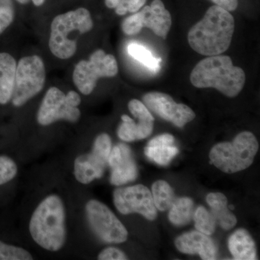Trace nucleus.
Returning <instances> with one entry per match:
<instances>
[{"label":"nucleus","mask_w":260,"mask_h":260,"mask_svg":"<svg viewBox=\"0 0 260 260\" xmlns=\"http://www.w3.org/2000/svg\"><path fill=\"white\" fill-rule=\"evenodd\" d=\"M32 240L44 250L57 252L68 239L64 200L56 193L46 195L32 210L28 223Z\"/></svg>","instance_id":"f257e3e1"},{"label":"nucleus","mask_w":260,"mask_h":260,"mask_svg":"<svg viewBox=\"0 0 260 260\" xmlns=\"http://www.w3.org/2000/svg\"><path fill=\"white\" fill-rule=\"evenodd\" d=\"M234 29L235 21L230 12L214 5L191 27L188 32V42L201 55H220L230 47Z\"/></svg>","instance_id":"f03ea898"},{"label":"nucleus","mask_w":260,"mask_h":260,"mask_svg":"<svg viewBox=\"0 0 260 260\" xmlns=\"http://www.w3.org/2000/svg\"><path fill=\"white\" fill-rule=\"evenodd\" d=\"M191 83L198 88H213L225 96H237L244 88V70L234 66L229 56H210L198 63L191 71Z\"/></svg>","instance_id":"7ed1b4c3"},{"label":"nucleus","mask_w":260,"mask_h":260,"mask_svg":"<svg viewBox=\"0 0 260 260\" xmlns=\"http://www.w3.org/2000/svg\"><path fill=\"white\" fill-rule=\"evenodd\" d=\"M93 26L91 15L85 8L57 15L51 25L49 46L51 53L61 59L72 57L76 52L78 37L90 31Z\"/></svg>","instance_id":"20e7f679"},{"label":"nucleus","mask_w":260,"mask_h":260,"mask_svg":"<svg viewBox=\"0 0 260 260\" xmlns=\"http://www.w3.org/2000/svg\"><path fill=\"white\" fill-rule=\"evenodd\" d=\"M259 150L256 137L250 132L239 133L232 142L218 143L210 152V162L226 174H234L248 169Z\"/></svg>","instance_id":"39448f33"},{"label":"nucleus","mask_w":260,"mask_h":260,"mask_svg":"<svg viewBox=\"0 0 260 260\" xmlns=\"http://www.w3.org/2000/svg\"><path fill=\"white\" fill-rule=\"evenodd\" d=\"M81 98L77 92L65 94L56 87L47 90L38 110L37 119L40 125L47 126L58 121L75 123L79 120L81 112L79 105Z\"/></svg>","instance_id":"423d86ee"},{"label":"nucleus","mask_w":260,"mask_h":260,"mask_svg":"<svg viewBox=\"0 0 260 260\" xmlns=\"http://www.w3.org/2000/svg\"><path fill=\"white\" fill-rule=\"evenodd\" d=\"M46 80V70L42 58L37 55L22 58L17 64L14 90L11 102L21 107L40 93Z\"/></svg>","instance_id":"0eeeda50"},{"label":"nucleus","mask_w":260,"mask_h":260,"mask_svg":"<svg viewBox=\"0 0 260 260\" xmlns=\"http://www.w3.org/2000/svg\"><path fill=\"white\" fill-rule=\"evenodd\" d=\"M85 214L90 230L102 242L119 244L127 240L126 227L102 202L89 200L85 205Z\"/></svg>","instance_id":"6e6552de"},{"label":"nucleus","mask_w":260,"mask_h":260,"mask_svg":"<svg viewBox=\"0 0 260 260\" xmlns=\"http://www.w3.org/2000/svg\"><path fill=\"white\" fill-rule=\"evenodd\" d=\"M112 148V139L107 133L98 135L91 150L78 155L73 162V175L80 184H90L104 176Z\"/></svg>","instance_id":"1a4fd4ad"},{"label":"nucleus","mask_w":260,"mask_h":260,"mask_svg":"<svg viewBox=\"0 0 260 260\" xmlns=\"http://www.w3.org/2000/svg\"><path fill=\"white\" fill-rule=\"evenodd\" d=\"M118 73V64L112 54L99 49L90 56L88 61L82 60L75 66L73 81L80 93L89 95L96 86L98 80L112 78Z\"/></svg>","instance_id":"9d476101"},{"label":"nucleus","mask_w":260,"mask_h":260,"mask_svg":"<svg viewBox=\"0 0 260 260\" xmlns=\"http://www.w3.org/2000/svg\"><path fill=\"white\" fill-rule=\"evenodd\" d=\"M113 202L122 215L138 213L153 221L158 214L151 191L143 184L117 188L113 192Z\"/></svg>","instance_id":"9b49d317"},{"label":"nucleus","mask_w":260,"mask_h":260,"mask_svg":"<svg viewBox=\"0 0 260 260\" xmlns=\"http://www.w3.org/2000/svg\"><path fill=\"white\" fill-rule=\"evenodd\" d=\"M143 102L149 111L178 127H183L195 118L191 108L185 104H177L167 93L150 92L143 95Z\"/></svg>","instance_id":"f8f14e48"},{"label":"nucleus","mask_w":260,"mask_h":260,"mask_svg":"<svg viewBox=\"0 0 260 260\" xmlns=\"http://www.w3.org/2000/svg\"><path fill=\"white\" fill-rule=\"evenodd\" d=\"M111 168V183L114 186H122L135 181L138 177V169L129 147L119 144L112 147L108 158Z\"/></svg>","instance_id":"ddd939ff"},{"label":"nucleus","mask_w":260,"mask_h":260,"mask_svg":"<svg viewBox=\"0 0 260 260\" xmlns=\"http://www.w3.org/2000/svg\"><path fill=\"white\" fill-rule=\"evenodd\" d=\"M175 246L181 253L199 254L205 260L216 259L217 248L206 234L193 231L179 236L175 240Z\"/></svg>","instance_id":"4468645a"},{"label":"nucleus","mask_w":260,"mask_h":260,"mask_svg":"<svg viewBox=\"0 0 260 260\" xmlns=\"http://www.w3.org/2000/svg\"><path fill=\"white\" fill-rule=\"evenodd\" d=\"M143 28L150 29L158 37L167 39L172 27V15L161 0H153L149 6L138 12Z\"/></svg>","instance_id":"2eb2a0df"},{"label":"nucleus","mask_w":260,"mask_h":260,"mask_svg":"<svg viewBox=\"0 0 260 260\" xmlns=\"http://www.w3.org/2000/svg\"><path fill=\"white\" fill-rule=\"evenodd\" d=\"M174 136L171 134L155 137L145 147V155L158 165H168L179 152L177 147L174 145Z\"/></svg>","instance_id":"dca6fc26"},{"label":"nucleus","mask_w":260,"mask_h":260,"mask_svg":"<svg viewBox=\"0 0 260 260\" xmlns=\"http://www.w3.org/2000/svg\"><path fill=\"white\" fill-rule=\"evenodd\" d=\"M120 125L117 129V135L122 141H136L148 138L153 133L154 119H139L138 122H135L126 114L121 116Z\"/></svg>","instance_id":"f3484780"},{"label":"nucleus","mask_w":260,"mask_h":260,"mask_svg":"<svg viewBox=\"0 0 260 260\" xmlns=\"http://www.w3.org/2000/svg\"><path fill=\"white\" fill-rule=\"evenodd\" d=\"M17 63L8 53H0V104L11 102L14 90Z\"/></svg>","instance_id":"a211bd4d"},{"label":"nucleus","mask_w":260,"mask_h":260,"mask_svg":"<svg viewBox=\"0 0 260 260\" xmlns=\"http://www.w3.org/2000/svg\"><path fill=\"white\" fill-rule=\"evenodd\" d=\"M228 245L234 259H256L255 242L245 229H238L232 234L228 240Z\"/></svg>","instance_id":"6ab92c4d"},{"label":"nucleus","mask_w":260,"mask_h":260,"mask_svg":"<svg viewBox=\"0 0 260 260\" xmlns=\"http://www.w3.org/2000/svg\"><path fill=\"white\" fill-rule=\"evenodd\" d=\"M206 201L211 208V214L222 229L230 230L237 223L235 215L228 208L226 197L220 192L210 193L207 195Z\"/></svg>","instance_id":"aec40b11"},{"label":"nucleus","mask_w":260,"mask_h":260,"mask_svg":"<svg viewBox=\"0 0 260 260\" xmlns=\"http://www.w3.org/2000/svg\"><path fill=\"white\" fill-rule=\"evenodd\" d=\"M194 203L189 198H180L174 200L169 208V219L177 226H183L191 221L193 216Z\"/></svg>","instance_id":"412c9836"},{"label":"nucleus","mask_w":260,"mask_h":260,"mask_svg":"<svg viewBox=\"0 0 260 260\" xmlns=\"http://www.w3.org/2000/svg\"><path fill=\"white\" fill-rule=\"evenodd\" d=\"M152 197L157 210L166 211L172 207L175 198L174 190L167 181L159 180L152 185Z\"/></svg>","instance_id":"4be33fe9"},{"label":"nucleus","mask_w":260,"mask_h":260,"mask_svg":"<svg viewBox=\"0 0 260 260\" xmlns=\"http://www.w3.org/2000/svg\"><path fill=\"white\" fill-rule=\"evenodd\" d=\"M128 53L132 57L139 61L153 73L160 70V59L152 55L151 52L143 46L137 43H132L127 48Z\"/></svg>","instance_id":"5701e85b"},{"label":"nucleus","mask_w":260,"mask_h":260,"mask_svg":"<svg viewBox=\"0 0 260 260\" xmlns=\"http://www.w3.org/2000/svg\"><path fill=\"white\" fill-rule=\"evenodd\" d=\"M194 226L197 231L210 236L215 231L216 222L213 215L203 206H200L194 214Z\"/></svg>","instance_id":"b1692460"},{"label":"nucleus","mask_w":260,"mask_h":260,"mask_svg":"<svg viewBox=\"0 0 260 260\" xmlns=\"http://www.w3.org/2000/svg\"><path fill=\"white\" fill-rule=\"evenodd\" d=\"M34 256L25 248L0 240V260H32Z\"/></svg>","instance_id":"393cba45"},{"label":"nucleus","mask_w":260,"mask_h":260,"mask_svg":"<svg viewBox=\"0 0 260 260\" xmlns=\"http://www.w3.org/2000/svg\"><path fill=\"white\" fill-rule=\"evenodd\" d=\"M18 174V166L8 155H0V186L13 181Z\"/></svg>","instance_id":"a878e982"},{"label":"nucleus","mask_w":260,"mask_h":260,"mask_svg":"<svg viewBox=\"0 0 260 260\" xmlns=\"http://www.w3.org/2000/svg\"><path fill=\"white\" fill-rule=\"evenodd\" d=\"M14 15L12 0H0V35L13 23Z\"/></svg>","instance_id":"bb28decb"},{"label":"nucleus","mask_w":260,"mask_h":260,"mask_svg":"<svg viewBox=\"0 0 260 260\" xmlns=\"http://www.w3.org/2000/svg\"><path fill=\"white\" fill-rule=\"evenodd\" d=\"M121 28L126 35L133 36L140 32L143 28L142 26L138 12L126 18L123 21Z\"/></svg>","instance_id":"cd10ccee"},{"label":"nucleus","mask_w":260,"mask_h":260,"mask_svg":"<svg viewBox=\"0 0 260 260\" xmlns=\"http://www.w3.org/2000/svg\"><path fill=\"white\" fill-rule=\"evenodd\" d=\"M97 259L99 260H126L128 256L119 248L115 246H108L100 251Z\"/></svg>","instance_id":"c85d7f7f"},{"label":"nucleus","mask_w":260,"mask_h":260,"mask_svg":"<svg viewBox=\"0 0 260 260\" xmlns=\"http://www.w3.org/2000/svg\"><path fill=\"white\" fill-rule=\"evenodd\" d=\"M106 5L111 9H115L119 15H124L128 13V0H105Z\"/></svg>","instance_id":"c756f323"},{"label":"nucleus","mask_w":260,"mask_h":260,"mask_svg":"<svg viewBox=\"0 0 260 260\" xmlns=\"http://www.w3.org/2000/svg\"><path fill=\"white\" fill-rule=\"evenodd\" d=\"M215 5L229 12L237 10L239 2L238 0H211Z\"/></svg>","instance_id":"7c9ffc66"},{"label":"nucleus","mask_w":260,"mask_h":260,"mask_svg":"<svg viewBox=\"0 0 260 260\" xmlns=\"http://www.w3.org/2000/svg\"><path fill=\"white\" fill-rule=\"evenodd\" d=\"M147 0H128V12L135 13L144 6Z\"/></svg>","instance_id":"2f4dec72"},{"label":"nucleus","mask_w":260,"mask_h":260,"mask_svg":"<svg viewBox=\"0 0 260 260\" xmlns=\"http://www.w3.org/2000/svg\"><path fill=\"white\" fill-rule=\"evenodd\" d=\"M32 3H34V4L36 5V6L39 7L44 4L45 0H32Z\"/></svg>","instance_id":"473e14b6"},{"label":"nucleus","mask_w":260,"mask_h":260,"mask_svg":"<svg viewBox=\"0 0 260 260\" xmlns=\"http://www.w3.org/2000/svg\"><path fill=\"white\" fill-rule=\"evenodd\" d=\"M20 4H27L30 0H17Z\"/></svg>","instance_id":"72a5a7b5"}]
</instances>
